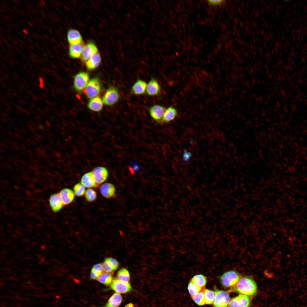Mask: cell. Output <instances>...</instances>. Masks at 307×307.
<instances>
[{
    "label": "cell",
    "instance_id": "obj_16",
    "mask_svg": "<svg viewBox=\"0 0 307 307\" xmlns=\"http://www.w3.org/2000/svg\"><path fill=\"white\" fill-rule=\"evenodd\" d=\"M80 182L85 187L89 188L96 187L98 185L92 171L84 175L81 179Z\"/></svg>",
    "mask_w": 307,
    "mask_h": 307
},
{
    "label": "cell",
    "instance_id": "obj_11",
    "mask_svg": "<svg viewBox=\"0 0 307 307\" xmlns=\"http://www.w3.org/2000/svg\"><path fill=\"white\" fill-rule=\"evenodd\" d=\"M165 108L161 105H154L149 109V112L151 116L156 122L161 123V121L164 112Z\"/></svg>",
    "mask_w": 307,
    "mask_h": 307
},
{
    "label": "cell",
    "instance_id": "obj_1",
    "mask_svg": "<svg viewBox=\"0 0 307 307\" xmlns=\"http://www.w3.org/2000/svg\"><path fill=\"white\" fill-rule=\"evenodd\" d=\"M256 284L252 277L247 275L242 277L237 284L228 291H235L247 296H253L257 292Z\"/></svg>",
    "mask_w": 307,
    "mask_h": 307
},
{
    "label": "cell",
    "instance_id": "obj_2",
    "mask_svg": "<svg viewBox=\"0 0 307 307\" xmlns=\"http://www.w3.org/2000/svg\"><path fill=\"white\" fill-rule=\"evenodd\" d=\"M242 276L237 271L231 270L223 273L219 276V279L224 287L230 289L237 284Z\"/></svg>",
    "mask_w": 307,
    "mask_h": 307
},
{
    "label": "cell",
    "instance_id": "obj_19",
    "mask_svg": "<svg viewBox=\"0 0 307 307\" xmlns=\"http://www.w3.org/2000/svg\"><path fill=\"white\" fill-rule=\"evenodd\" d=\"M101 62L100 55L98 52L86 62V65L88 70H92L97 68Z\"/></svg>",
    "mask_w": 307,
    "mask_h": 307
},
{
    "label": "cell",
    "instance_id": "obj_8",
    "mask_svg": "<svg viewBox=\"0 0 307 307\" xmlns=\"http://www.w3.org/2000/svg\"><path fill=\"white\" fill-rule=\"evenodd\" d=\"M251 300L247 295L240 294L232 298L228 305L229 307H249Z\"/></svg>",
    "mask_w": 307,
    "mask_h": 307
},
{
    "label": "cell",
    "instance_id": "obj_33",
    "mask_svg": "<svg viewBox=\"0 0 307 307\" xmlns=\"http://www.w3.org/2000/svg\"><path fill=\"white\" fill-rule=\"evenodd\" d=\"M92 270L100 275L103 271L102 264L99 263L94 265Z\"/></svg>",
    "mask_w": 307,
    "mask_h": 307
},
{
    "label": "cell",
    "instance_id": "obj_21",
    "mask_svg": "<svg viewBox=\"0 0 307 307\" xmlns=\"http://www.w3.org/2000/svg\"><path fill=\"white\" fill-rule=\"evenodd\" d=\"M103 102L101 98L97 96L90 100L88 104V107L92 111L99 112L103 108Z\"/></svg>",
    "mask_w": 307,
    "mask_h": 307
},
{
    "label": "cell",
    "instance_id": "obj_6",
    "mask_svg": "<svg viewBox=\"0 0 307 307\" xmlns=\"http://www.w3.org/2000/svg\"><path fill=\"white\" fill-rule=\"evenodd\" d=\"M89 78L88 74L86 72H80L76 74L74 80L75 90L78 92L83 91L89 82Z\"/></svg>",
    "mask_w": 307,
    "mask_h": 307
},
{
    "label": "cell",
    "instance_id": "obj_17",
    "mask_svg": "<svg viewBox=\"0 0 307 307\" xmlns=\"http://www.w3.org/2000/svg\"><path fill=\"white\" fill-rule=\"evenodd\" d=\"M67 38L70 45L78 44L83 42L80 34L76 29H71L68 31Z\"/></svg>",
    "mask_w": 307,
    "mask_h": 307
},
{
    "label": "cell",
    "instance_id": "obj_38",
    "mask_svg": "<svg viewBox=\"0 0 307 307\" xmlns=\"http://www.w3.org/2000/svg\"><path fill=\"white\" fill-rule=\"evenodd\" d=\"M125 307H134V304L131 303H130L126 305Z\"/></svg>",
    "mask_w": 307,
    "mask_h": 307
},
{
    "label": "cell",
    "instance_id": "obj_31",
    "mask_svg": "<svg viewBox=\"0 0 307 307\" xmlns=\"http://www.w3.org/2000/svg\"><path fill=\"white\" fill-rule=\"evenodd\" d=\"M202 288L190 281L188 285V289L191 296H192L201 291Z\"/></svg>",
    "mask_w": 307,
    "mask_h": 307
},
{
    "label": "cell",
    "instance_id": "obj_26",
    "mask_svg": "<svg viewBox=\"0 0 307 307\" xmlns=\"http://www.w3.org/2000/svg\"><path fill=\"white\" fill-rule=\"evenodd\" d=\"M117 278L123 282L129 283L130 279L129 272L125 268H122L118 271Z\"/></svg>",
    "mask_w": 307,
    "mask_h": 307
},
{
    "label": "cell",
    "instance_id": "obj_5",
    "mask_svg": "<svg viewBox=\"0 0 307 307\" xmlns=\"http://www.w3.org/2000/svg\"><path fill=\"white\" fill-rule=\"evenodd\" d=\"M120 98V96L117 89L111 86L109 88L103 98V101L106 105L112 106L116 103Z\"/></svg>",
    "mask_w": 307,
    "mask_h": 307
},
{
    "label": "cell",
    "instance_id": "obj_37",
    "mask_svg": "<svg viewBox=\"0 0 307 307\" xmlns=\"http://www.w3.org/2000/svg\"><path fill=\"white\" fill-rule=\"evenodd\" d=\"M100 275L98 273L92 270H91L90 273V278L91 279H97Z\"/></svg>",
    "mask_w": 307,
    "mask_h": 307
},
{
    "label": "cell",
    "instance_id": "obj_4",
    "mask_svg": "<svg viewBox=\"0 0 307 307\" xmlns=\"http://www.w3.org/2000/svg\"><path fill=\"white\" fill-rule=\"evenodd\" d=\"M214 289L215 298L213 302V307H228L230 300L228 292L219 290L216 287Z\"/></svg>",
    "mask_w": 307,
    "mask_h": 307
},
{
    "label": "cell",
    "instance_id": "obj_9",
    "mask_svg": "<svg viewBox=\"0 0 307 307\" xmlns=\"http://www.w3.org/2000/svg\"><path fill=\"white\" fill-rule=\"evenodd\" d=\"M96 181L98 185L101 184L107 179L108 172L107 169L103 167H97L92 171Z\"/></svg>",
    "mask_w": 307,
    "mask_h": 307
},
{
    "label": "cell",
    "instance_id": "obj_39",
    "mask_svg": "<svg viewBox=\"0 0 307 307\" xmlns=\"http://www.w3.org/2000/svg\"><path fill=\"white\" fill-rule=\"evenodd\" d=\"M46 245L44 244H43L41 246V248L42 250H45V249Z\"/></svg>",
    "mask_w": 307,
    "mask_h": 307
},
{
    "label": "cell",
    "instance_id": "obj_14",
    "mask_svg": "<svg viewBox=\"0 0 307 307\" xmlns=\"http://www.w3.org/2000/svg\"><path fill=\"white\" fill-rule=\"evenodd\" d=\"M59 194L64 206L71 203L74 200L75 197L74 192L68 188L62 190Z\"/></svg>",
    "mask_w": 307,
    "mask_h": 307
},
{
    "label": "cell",
    "instance_id": "obj_46",
    "mask_svg": "<svg viewBox=\"0 0 307 307\" xmlns=\"http://www.w3.org/2000/svg\"><path fill=\"white\" fill-rule=\"evenodd\" d=\"M1 235L2 236H5V234L2 233L1 234Z\"/></svg>",
    "mask_w": 307,
    "mask_h": 307
},
{
    "label": "cell",
    "instance_id": "obj_20",
    "mask_svg": "<svg viewBox=\"0 0 307 307\" xmlns=\"http://www.w3.org/2000/svg\"><path fill=\"white\" fill-rule=\"evenodd\" d=\"M147 84L144 81L138 80L133 84L131 88L132 93L136 95H140L144 94L146 90Z\"/></svg>",
    "mask_w": 307,
    "mask_h": 307
},
{
    "label": "cell",
    "instance_id": "obj_42",
    "mask_svg": "<svg viewBox=\"0 0 307 307\" xmlns=\"http://www.w3.org/2000/svg\"><path fill=\"white\" fill-rule=\"evenodd\" d=\"M36 234L38 236H40L41 235V234L40 233H38L36 232Z\"/></svg>",
    "mask_w": 307,
    "mask_h": 307
},
{
    "label": "cell",
    "instance_id": "obj_41",
    "mask_svg": "<svg viewBox=\"0 0 307 307\" xmlns=\"http://www.w3.org/2000/svg\"><path fill=\"white\" fill-rule=\"evenodd\" d=\"M12 236L14 238H17V236L14 234L12 235Z\"/></svg>",
    "mask_w": 307,
    "mask_h": 307
},
{
    "label": "cell",
    "instance_id": "obj_18",
    "mask_svg": "<svg viewBox=\"0 0 307 307\" xmlns=\"http://www.w3.org/2000/svg\"><path fill=\"white\" fill-rule=\"evenodd\" d=\"M85 45L83 42L78 44L70 45L69 48L70 56L73 58L80 57Z\"/></svg>",
    "mask_w": 307,
    "mask_h": 307
},
{
    "label": "cell",
    "instance_id": "obj_24",
    "mask_svg": "<svg viewBox=\"0 0 307 307\" xmlns=\"http://www.w3.org/2000/svg\"><path fill=\"white\" fill-rule=\"evenodd\" d=\"M113 272H103L97 280L98 281L106 285H109L113 280Z\"/></svg>",
    "mask_w": 307,
    "mask_h": 307
},
{
    "label": "cell",
    "instance_id": "obj_43",
    "mask_svg": "<svg viewBox=\"0 0 307 307\" xmlns=\"http://www.w3.org/2000/svg\"><path fill=\"white\" fill-rule=\"evenodd\" d=\"M32 244L34 245H37V243L35 242H32Z\"/></svg>",
    "mask_w": 307,
    "mask_h": 307
},
{
    "label": "cell",
    "instance_id": "obj_10",
    "mask_svg": "<svg viewBox=\"0 0 307 307\" xmlns=\"http://www.w3.org/2000/svg\"><path fill=\"white\" fill-rule=\"evenodd\" d=\"M98 52L96 45L92 42H89L85 45L80 59L84 62H86L92 56Z\"/></svg>",
    "mask_w": 307,
    "mask_h": 307
},
{
    "label": "cell",
    "instance_id": "obj_47",
    "mask_svg": "<svg viewBox=\"0 0 307 307\" xmlns=\"http://www.w3.org/2000/svg\"><path fill=\"white\" fill-rule=\"evenodd\" d=\"M12 240L11 239H9L8 240V241L10 242H12Z\"/></svg>",
    "mask_w": 307,
    "mask_h": 307
},
{
    "label": "cell",
    "instance_id": "obj_22",
    "mask_svg": "<svg viewBox=\"0 0 307 307\" xmlns=\"http://www.w3.org/2000/svg\"><path fill=\"white\" fill-rule=\"evenodd\" d=\"M177 115V111L173 107L170 106L166 110L163 117L161 123H168L174 120Z\"/></svg>",
    "mask_w": 307,
    "mask_h": 307
},
{
    "label": "cell",
    "instance_id": "obj_28",
    "mask_svg": "<svg viewBox=\"0 0 307 307\" xmlns=\"http://www.w3.org/2000/svg\"><path fill=\"white\" fill-rule=\"evenodd\" d=\"M204 294L206 304H211L214 301L215 298V292L212 291L205 289Z\"/></svg>",
    "mask_w": 307,
    "mask_h": 307
},
{
    "label": "cell",
    "instance_id": "obj_12",
    "mask_svg": "<svg viewBox=\"0 0 307 307\" xmlns=\"http://www.w3.org/2000/svg\"><path fill=\"white\" fill-rule=\"evenodd\" d=\"M49 202L51 209L55 212L60 211L64 206L59 193L51 195L49 198Z\"/></svg>",
    "mask_w": 307,
    "mask_h": 307
},
{
    "label": "cell",
    "instance_id": "obj_25",
    "mask_svg": "<svg viewBox=\"0 0 307 307\" xmlns=\"http://www.w3.org/2000/svg\"><path fill=\"white\" fill-rule=\"evenodd\" d=\"M190 281L202 288H205L207 283L206 277L202 274H197L194 275Z\"/></svg>",
    "mask_w": 307,
    "mask_h": 307
},
{
    "label": "cell",
    "instance_id": "obj_15",
    "mask_svg": "<svg viewBox=\"0 0 307 307\" xmlns=\"http://www.w3.org/2000/svg\"><path fill=\"white\" fill-rule=\"evenodd\" d=\"M114 186L111 183H105L102 184L100 188V191L104 197L109 198L113 197L115 193Z\"/></svg>",
    "mask_w": 307,
    "mask_h": 307
},
{
    "label": "cell",
    "instance_id": "obj_34",
    "mask_svg": "<svg viewBox=\"0 0 307 307\" xmlns=\"http://www.w3.org/2000/svg\"><path fill=\"white\" fill-rule=\"evenodd\" d=\"M103 271L105 272H113L114 270L106 261L104 260V261L102 264Z\"/></svg>",
    "mask_w": 307,
    "mask_h": 307
},
{
    "label": "cell",
    "instance_id": "obj_13",
    "mask_svg": "<svg viewBox=\"0 0 307 307\" xmlns=\"http://www.w3.org/2000/svg\"><path fill=\"white\" fill-rule=\"evenodd\" d=\"M147 94L149 96H153L158 95L160 92V87L157 80L152 78L147 85Z\"/></svg>",
    "mask_w": 307,
    "mask_h": 307
},
{
    "label": "cell",
    "instance_id": "obj_29",
    "mask_svg": "<svg viewBox=\"0 0 307 307\" xmlns=\"http://www.w3.org/2000/svg\"><path fill=\"white\" fill-rule=\"evenodd\" d=\"M85 196L87 201L89 202H92L96 199L97 194L96 192L94 189L89 188L86 190Z\"/></svg>",
    "mask_w": 307,
    "mask_h": 307
},
{
    "label": "cell",
    "instance_id": "obj_40",
    "mask_svg": "<svg viewBox=\"0 0 307 307\" xmlns=\"http://www.w3.org/2000/svg\"><path fill=\"white\" fill-rule=\"evenodd\" d=\"M129 169L132 174L134 173V170L130 167H129Z\"/></svg>",
    "mask_w": 307,
    "mask_h": 307
},
{
    "label": "cell",
    "instance_id": "obj_27",
    "mask_svg": "<svg viewBox=\"0 0 307 307\" xmlns=\"http://www.w3.org/2000/svg\"><path fill=\"white\" fill-rule=\"evenodd\" d=\"M205 289H203L199 292L191 296L194 301L198 305L202 306L206 304L204 294Z\"/></svg>",
    "mask_w": 307,
    "mask_h": 307
},
{
    "label": "cell",
    "instance_id": "obj_3",
    "mask_svg": "<svg viewBox=\"0 0 307 307\" xmlns=\"http://www.w3.org/2000/svg\"><path fill=\"white\" fill-rule=\"evenodd\" d=\"M84 90V92L88 98L92 99L96 97L99 94L101 90L99 79L97 77L92 78L89 81Z\"/></svg>",
    "mask_w": 307,
    "mask_h": 307
},
{
    "label": "cell",
    "instance_id": "obj_23",
    "mask_svg": "<svg viewBox=\"0 0 307 307\" xmlns=\"http://www.w3.org/2000/svg\"><path fill=\"white\" fill-rule=\"evenodd\" d=\"M122 300L121 295L116 293L111 296L107 303L103 307H119Z\"/></svg>",
    "mask_w": 307,
    "mask_h": 307
},
{
    "label": "cell",
    "instance_id": "obj_45",
    "mask_svg": "<svg viewBox=\"0 0 307 307\" xmlns=\"http://www.w3.org/2000/svg\"><path fill=\"white\" fill-rule=\"evenodd\" d=\"M45 264H46V265H49V264H50V263H49V262H46L45 263Z\"/></svg>",
    "mask_w": 307,
    "mask_h": 307
},
{
    "label": "cell",
    "instance_id": "obj_36",
    "mask_svg": "<svg viewBox=\"0 0 307 307\" xmlns=\"http://www.w3.org/2000/svg\"><path fill=\"white\" fill-rule=\"evenodd\" d=\"M223 0H208V2L209 4L212 6L219 5L223 3Z\"/></svg>",
    "mask_w": 307,
    "mask_h": 307
},
{
    "label": "cell",
    "instance_id": "obj_44",
    "mask_svg": "<svg viewBox=\"0 0 307 307\" xmlns=\"http://www.w3.org/2000/svg\"><path fill=\"white\" fill-rule=\"evenodd\" d=\"M25 270L26 271H27V272H28V271H30V270L29 269H25Z\"/></svg>",
    "mask_w": 307,
    "mask_h": 307
},
{
    "label": "cell",
    "instance_id": "obj_30",
    "mask_svg": "<svg viewBox=\"0 0 307 307\" xmlns=\"http://www.w3.org/2000/svg\"><path fill=\"white\" fill-rule=\"evenodd\" d=\"M73 192L75 195L78 196H81L85 194V187L81 183L75 184L73 187Z\"/></svg>",
    "mask_w": 307,
    "mask_h": 307
},
{
    "label": "cell",
    "instance_id": "obj_35",
    "mask_svg": "<svg viewBox=\"0 0 307 307\" xmlns=\"http://www.w3.org/2000/svg\"><path fill=\"white\" fill-rule=\"evenodd\" d=\"M191 153L184 150L183 155V159L185 161H188L191 157Z\"/></svg>",
    "mask_w": 307,
    "mask_h": 307
},
{
    "label": "cell",
    "instance_id": "obj_32",
    "mask_svg": "<svg viewBox=\"0 0 307 307\" xmlns=\"http://www.w3.org/2000/svg\"><path fill=\"white\" fill-rule=\"evenodd\" d=\"M105 260L107 261L111 265L114 270H116L119 267V262L115 259L111 258H107Z\"/></svg>",
    "mask_w": 307,
    "mask_h": 307
},
{
    "label": "cell",
    "instance_id": "obj_7",
    "mask_svg": "<svg viewBox=\"0 0 307 307\" xmlns=\"http://www.w3.org/2000/svg\"><path fill=\"white\" fill-rule=\"evenodd\" d=\"M110 288L118 293H126L131 291L132 289L129 283L123 282L117 278L113 279L110 285Z\"/></svg>",
    "mask_w": 307,
    "mask_h": 307
},
{
    "label": "cell",
    "instance_id": "obj_48",
    "mask_svg": "<svg viewBox=\"0 0 307 307\" xmlns=\"http://www.w3.org/2000/svg\"><path fill=\"white\" fill-rule=\"evenodd\" d=\"M46 252H47V253H50V251H49V250H47V251H46Z\"/></svg>",
    "mask_w": 307,
    "mask_h": 307
}]
</instances>
